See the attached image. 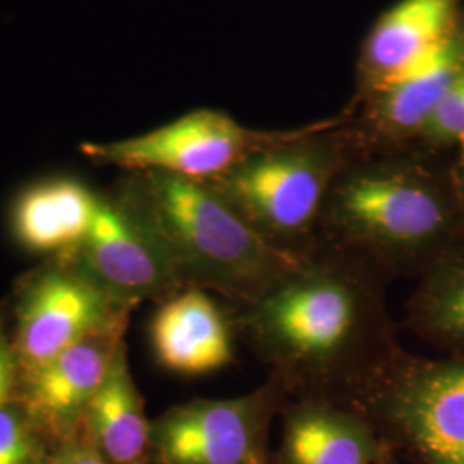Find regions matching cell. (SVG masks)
<instances>
[{
    "instance_id": "11",
    "label": "cell",
    "mask_w": 464,
    "mask_h": 464,
    "mask_svg": "<svg viewBox=\"0 0 464 464\" xmlns=\"http://www.w3.org/2000/svg\"><path fill=\"white\" fill-rule=\"evenodd\" d=\"M464 74V44L450 34L430 53L377 90L365 133L356 136L362 150L398 149L420 138L450 86Z\"/></svg>"
},
{
    "instance_id": "9",
    "label": "cell",
    "mask_w": 464,
    "mask_h": 464,
    "mask_svg": "<svg viewBox=\"0 0 464 464\" xmlns=\"http://www.w3.org/2000/svg\"><path fill=\"white\" fill-rule=\"evenodd\" d=\"M122 306L166 301L181 287L149 229L112 189L99 208L83 245L66 258Z\"/></svg>"
},
{
    "instance_id": "1",
    "label": "cell",
    "mask_w": 464,
    "mask_h": 464,
    "mask_svg": "<svg viewBox=\"0 0 464 464\" xmlns=\"http://www.w3.org/2000/svg\"><path fill=\"white\" fill-rule=\"evenodd\" d=\"M385 282L318 243L262 298L227 310L236 335L289 396L358 408L404 353Z\"/></svg>"
},
{
    "instance_id": "19",
    "label": "cell",
    "mask_w": 464,
    "mask_h": 464,
    "mask_svg": "<svg viewBox=\"0 0 464 464\" xmlns=\"http://www.w3.org/2000/svg\"><path fill=\"white\" fill-rule=\"evenodd\" d=\"M32 452L28 416L24 410L7 401L0 406V464H26Z\"/></svg>"
},
{
    "instance_id": "6",
    "label": "cell",
    "mask_w": 464,
    "mask_h": 464,
    "mask_svg": "<svg viewBox=\"0 0 464 464\" xmlns=\"http://www.w3.org/2000/svg\"><path fill=\"white\" fill-rule=\"evenodd\" d=\"M293 133L249 130L222 111L197 109L149 133L107 143H83L80 150L99 166L212 181L258 150Z\"/></svg>"
},
{
    "instance_id": "2",
    "label": "cell",
    "mask_w": 464,
    "mask_h": 464,
    "mask_svg": "<svg viewBox=\"0 0 464 464\" xmlns=\"http://www.w3.org/2000/svg\"><path fill=\"white\" fill-rule=\"evenodd\" d=\"M461 239L452 172L401 153L351 162L332 184L318 224V243L385 279L420 277Z\"/></svg>"
},
{
    "instance_id": "15",
    "label": "cell",
    "mask_w": 464,
    "mask_h": 464,
    "mask_svg": "<svg viewBox=\"0 0 464 464\" xmlns=\"http://www.w3.org/2000/svg\"><path fill=\"white\" fill-rule=\"evenodd\" d=\"M459 0H399L366 38L363 72L373 92L437 49L452 32Z\"/></svg>"
},
{
    "instance_id": "22",
    "label": "cell",
    "mask_w": 464,
    "mask_h": 464,
    "mask_svg": "<svg viewBox=\"0 0 464 464\" xmlns=\"http://www.w3.org/2000/svg\"><path fill=\"white\" fill-rule=\"evenodd\" d=\"M452 179H454L456 193H458V199H459V207H461V212H463L464 217V149L461 162L452 170Z\"/></svg>"
},
{
    "instance_id": "20",
    "label": "cell",
    "mask_w": 464,
    "mask_h": 464,
    "mask_svg": "<svg viewBox=\"0 0 464 464\" xmlns=\"http://www.w3.org/2000/svg\"><path fill=\"white\" fill-rule=\"evenodd\" d=\"M19 373L16 351L0 327V406H4L14 389Z\"/></svg>"
},
{
    "instance_id": "24",
    "label": "cell",
    "mask_w": 464,
    "mask_h": 464,
    "mask_svg": "<svg viewBox=\"0 0 464 464\" xmlns=\"http://www.w3.org/2000/svg\"><path fill=\"white\" fill-rule=\"evenodd\" d=\"M381 464H394V463H391V461H382Z\"/></svg>"
},
{
    "instance_id": "7",
    "label": "cell",
    "mask_w": 464,
    "mask_h": 464,
    "mask_svg": "<svg viewBox=\"0 0 464 464\" xmlns=\"http://www.w3.org/2000/svg\"><path fill=\"white\" fill-rule=\"evenodd\" d=\"M291 401L268 377L245 396L193 399L151 423V449L160 464H264V431Z\"/></svg>"
},
{
    "instance_id": "8",
    "label": "cell",
    "mask_w": 464,
    "mask_h": 464,
    "mask_svg": "<svg viewBox=\"0 0 464 464\" xmlns=\"http://www.w3.org/2000/svg\"><path fill=\"white\" fill-rule=\"evenodd\" d=\"M130 310L71 262L34 274L17 303L13 346L19 373L47 363L97 332L126 327Z\"/></svg>"
},
{
    "instance_id": "3",
    "label": "cell",
    "mask_w": 464,
    "mask_h": 464,
    "mask_svg": "<svg viewBox=\"0 0 464 464\" xmlns=\"http://www.w3.org/2000/svg\"><path fill=\"white\" fill-rule=\"evenodd\" d=\"M114 191L149 229L181 291H216L229 308L262 298L308 255L270 245L205 181L140 170Z\"/></svg>"
},
{
    "instance_id": "16",
    "label": "cell",
    "mask_w": 464,
    "mask_h": 464,
    "mask_svg": "<svg viewBox=\"0 0 464 464\" xmlns=\"http://www.w3.org/2000/svg\"><path fill=\"white\" fill-rule=\"evenodd\" d=\"M90 442L112 464H141L151 448V423L131 377L126 344L83 416Z\"/></svg>"
},
{
    "instance_id": "23",
    "label": "cell",
    "mask_w": 464,
    "mask_h": 464,
    "mask_svg": "<svg viewBox=\"0 0 464 464\" xmlns=\"http://www.w3.org/2000/svg\"><path fill=\"white\" fill-rule=\"evenodd\" d=\"M34 464H55V461H53V459H52V461H45V459H44V461H36V463Z\"/></svg>"
},
{
    "instance_id": "12",
    "label": "cell",
    "mask_w": 464,
    "mask_h": 464,
    "mask_svg": "<svg viewBox=\"0 0 464 464\" xmlns=\"http://www.w3.org/2000/svg\"><path fill=\"white\" fill-rule=\"evenodd\" d=\"M234 337L229 310L201 289H183L162 301L150 324L157 363L183 377L208 375L231 365Z\"/></svg>"
},
{
    "instance_id": "13",
    "label": "cell",
    "mask_w": 464,
    "mask_h": 464,
    "mask_svg": "<svg viewBox=\"0 0 464 464\" xmlns=\"http://www.w3.org/2000/svg\"><path fill=\"white\" fill-rule=\"evenodd\" d=\"M100 193L82 179L53 176L26 186L13 203L11 229L23 248L66 258L83 245Z\"/></svg>"
},
{
    "instance_id": "10",
    "label": "cell",
    "mask_w": 464,
    "mask_h": 464,
    "mask_svg": "<svg viewBox=\"0 0 464 464\" xmlns=\"http://www.w3.org/2000/svg\"><path fill=\"white\" fill-rule=\"evenodd\" d=\"M124 331L126 327L97 332L21 373L28 420L52 431H67L78 423L126 344Z\"/></svg>"
},
{
    "instance_id": "18",
    "label": "cell",
    "mask_w": 464,
    "mask_h": 464,
    "mask_svg": "<svg viewBox=\"0 0 464 464\" xmlns=\"http://www.w3.org/2000/svg\"><path fill=\"white\" fill-rule=\"evenodd\" d=\"M420 140L431 147L459 145L464 149V74L439 103Z\"/></svg>"
},
{
    "instance_id": "4",
    "label": "cell",
    "mask_w": 464,
    "mask_h": 464,
    "mask_svg": "<svg viewBox=\"0 0 464 464\" xmlns=\"http://www.w3.org/2000/svg\"><path fill=\"white\" fill-rule=\"evenodd\" d=\"M360 157L365 155L354 134L306 128L205 183L270 245L306 255L318 245V224L332 184Z\"/></svg>"
},
{
    "instance_id": "21",
    "label": "cell",
    "mask_w": 464,
    "mask_h": 464,
    "mask_svg": "<svg viewBox=\"0 0 464 464\" xmlns=\"http://www.w3.org/2000/svg\"><path fill=\"white\" fill-rule=\"evenodd\" d=\"M55 464H111L92 442H66L53 456Z\"/></svg>"
},
{
    "instance_id": "17",
    "label": "cell",
    "mask_w": 464,
    "mask_h": 464,
    "mask_svg": "<svg viewBox=\"0 0 464 464\" xmlns=\"http://www.w3.org/2000/svg\"><path fill=\"white\" fill-rule=\"evenodd\" d=\"M418 279L408 301V327L448 356L464 358V239Z\"/></svg>"
},
{
    "instance_id": "5",
    "label": "cell",
    "mask_w": 464,
    "mask_h": 464,
    "mask_svg": "<svg viewBox=\"0 0 464 464\" xmlns=\"http://www.w3.org/2000/svg\"><path fill=\"white\" fill-rule=\"evenodd\" d=\"M421 464H464V358L402 353L358 406Z\"/></svg>"
},
{
    "instance_id": "14",
    "label": "cell",
    "mask_w": 464,
    "mask_h": 464,
    "mask_svg": "<svg viewBox=\"0 0 464 464\" xmlns=\"http://www.w3.org/2000/svg\"><path fill=\"white\" fill-rule=\"evenodd\" d=\"M282 415V464H372L379 456L375 431L354 406L296 399Z\"/></svg>"
}]
</instances>
